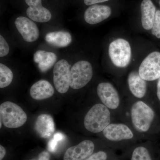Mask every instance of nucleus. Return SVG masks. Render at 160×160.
Listing matches in <instances>:
<instances>
[{
  "label": "nucleus",
  "mask_w": 160,
  "mask_h": 160,
  "mask_svg": "<svg viewBox=\"0 0 160 160\" xmlns=\"http://www.w3.org/2000/svg\"><path fill=\"white\" fill-rule=\"evenodd\" d=\"M131 127L135 133L146 135L151 128L155 113L151 107L142 100H137L129 108Z\"/></svg>",
  "instance_id": "f257e3e1"
},
{
  "label": "nucleus",
  "mask_w": 160,
  "mask_h": 160,
  "mask_svg": "<svg viewBox=\"0 0 160 160\" xmlns=\"http://www.w3.org/2000/svg\"><path fill=\"white\" fill-rule=\"evenodd\" d=\"M112 112L102 103L92 106L84 119V126L87 131L97 133L102 132L112 122Z\"/></svg>",
  "instance_id": "f03ea898"
},
{
  "label": "nucleus",
  "mask_w": 160,
  "mask_h": 160,
  "mask_svg": "<svg viewBox=\"0 0 160 160\" xmlns=\"http://www.w3.org/2000/svg\"><path fill=\"white\" fill-rule=\"evenodd\" d=\"M0 117L3 125L10 129L21 127L27 119V115L23 109L11 102H4L1 104Z\"/></svg>",
  "instance_id": "7ed1b4c3"
},
{
  "label": "nucleus",
  "mask_w": 160,
  "mask_h": 160,
  "mask_svg": "<svg viewBox=\"0 0 160 160\" xmlns=\"http://www.w3.org/2000/svg\"><path fill=\"white\" fill-rule=\"evenodd\" d=\"M108 52L112 62L118 68H126L131 62V46L125 39L113 40L109 44Z\"/></svg>",
  "instance_id": "20e7f679"
},
{
  "label": "nucleus",
  "mask_w": 160,
  "mask_h": 160,
  "mask_svg": "<svg viewBox=\"0 0 160 160\" xmlns=\"http://www.w3.org/2000/svg\"><path fill=\"white\" fill-rule=\"evenodd\" d=\"M93 76V69L88 61L81 60L75 63L70 69L69 85L72 89H79L86 86Z\"/></svg>",
  "instance_id": "39448f33"
},
{
  "label": "nucleus",
  "mask_w": 160,
  "mask_h": 160,
  "mask_svg": "<svg viewBox=\"0 0 160 160\" xmlns=\"http://www.w3.org/2000/svg\"><path fill=\"white\" fill-rule=\"evenodd\" d=\"M102 132L106 140L113 143L129 142L136 136L131 126L125 123L111 122Z\"/></svg>",
  "instance_id": "423d86ee"
},
{
  "label": "nucleus",
  "mask_w": 160,
  "mask_h": 160,
  "mask_svg": "<svg viewBox=\"0 0 160 160\" xmlns=\"http://www.w3.org/2000/svg\"><path fill=\"white\" fill-rule=\"evenodd\" d=\"M97 92L102 104L112 112L119 110L121 99L114 86L109 82H102L98 85Z\"/></svg>",
  "instance_id": "0eeeda50"
},
{
  "label": "nucleus",
  "mask_w": 160,
  "mask_h": 160,
  "mask_svg": "<svg viewBox=\"0 0 160 160\" xmlns=\"http://www.w3.org/2000/svg\"><path fill=\"white\" fill-rule=\"evenodd\" d=\"M138 72L141 78L147 82L158 79L160 77V52L149 53L140 64Z\"/></svg>",
  "instance_id": "6e6552de"
},
{
  "label": "nucleus",
  "mask_w": 160,
  "mask_h": 160,
  "mask_svg": "<svg viewBox=\"0 0 160 160\" xmlns=\"http://www.w3.org/2000/svg\"><path fill=\"white\" fill-rule=\"evenodd\" d=\"M70 72V65L66 60H60L55 65L53 83L56 89L60 93H66L69 90Z\"/></svg>",
  "instance_id": "1a4fd4ad"
},
{
  "label": "nucleus",
  "mask_w": 160,
  "mask_h": 160,
  "mask_svg": "<svg viewBox=\"0 0 160 160\" xmlns=\"http://www.w3.org/2000/svg\"><path fill=\"white\" fill-rule=\"evenodd\" d=\"M15 25L23 39L27 42H32L38 39L39 30L32 21L25 17H19L15 21Z\"/></svg>",
  "instance_id": "9d476101"
},
{
  "label": "nucleus",
  "mask_w": 160,
  "mask_h": 160,
  "mask_svg": "<svg viewBox=\"0 0 160 160\" xmlns=\"http://www.w3.org/2000/svg\"><path fill=\"white\" fill-rule=\"evenodd\" d=\"M94 143L90 140H84L77 146H72L66 150L64 160H84L93 153Z\"/></svg>",
  "instance_id": "9b49d317"
},
{
  "label": "nucleus",
  "mask_w": 160,
  "mask_h": 160,
  "mask_svg": "<svg viewBox=\"0 0 160 160\" xmlns=\"http://www.w3.org/2000/svg\"><path fill=\"white\" fill-rule=\"evenodd\" d=\"M29 7L26 10L28 17L38 22H47L50 21L52 14L49 10L42 6V0H25Z\"/></svg>",
  "instance_id": "f8f14e48"
},
{
  "label": "nucleus",
  "mask_w": 160,
  "mask_h": 160,
  "mask_svg": "<svg viewBox=\"0 0 160 160\" xmlns=\"http://www.w3.org/2000/svg\"><path fill=\"white\" fill-rule=\"evenodd\" d=\"M111 14V9L106 5H93L88 7L84 13L86 23L95 25L107 19Z\"/></svg>",
  "instance_id": "ddd939ff"
},
{
  "label": "nucleus",
  "mask_w": 160,
  "mask_h": 160,
  "mask_svg": "<svg viewBox=\"0 0 160 160\" xmlns=\"http://www.w3.org/2000/svg\"><path fill=\"white\" fill-rule=\"evenodd\" d=\"M146 82L141 78L138 71L132 70L128 74L127 83L129 91L137 100H142L146 97L147 91Z\"/></svg>",
  "instance_id": "4468645a"
},
{
  "label": "nucleus",
  "mask_w": 160,
  "mask_h": 160,
  "mask_svg": "<svg viewBox=\"0 0 160 160\" xmlns=\"http://www.w3.org/2000/svg\"><path fill=\"white\" fill-rule=\"evenodd\" d=\"M34 128L41 137L48 138L54 132L55 124L53 118L49 114L40 115L36 121Z\"/></svg>",
  "instance_id": "2eb2a0df"
},
{
  "label": "nucleus",
  "mask_w": 160,
  "mask_h": 160,
  "mask_svg": "<svg viewBox=\"0 0 160 160\" xmlns=\"http://www.w3.org/2000/svg\"><path fill=\"white\" fill-rule=\"evenodd\" d=\"M54 89L51 84L46 80L38 81L31 86L30 95L33 99L43 100L53 96Z\"/></svg>",
  "instance_id": "dca6fc26"
},
{
  "label": "nucleus",
  "mask_w": 160,
  "mask_h": 160,
  "mask_svg": "<svg viewBox=\"0 0 160 160\" xmlns=\"http://www.w3.org/2000/svg\"><path fill=\"white\" fill-rule=\"evenodd\" d=\"M141 11L143 29L150 30L153 26L156 12L155 6L151 0H143L141 4Z\"/></svg>",
  "instance_id": "f3484780"
},
{
  "label": "nucleus",
  "mask_w": 160,
  "mask_h": 160,
  "mask_svg": "<svg viewBox=\"0 0 160 160\" xmlns=\"http://www.w3.org/2000/svg\"><path fill=\"white\" fill-rule=\"evenodd\" d=\"M57 60L56 55L45 50H38L35 52L33 60L38 64L40 71L46 72L54 65Z\"/></svg>",
  "instance_id": "a211bd4d"
},
{
  "label": "nucleus",
  "mask_w": 160,
  "mask_h": 160,
  "mask_svg": "<svg viewBox=\"0 0 160 160\" xmlns=\"http://www.w3.org/2000/svg\"><path fill=\"white\" fill-rule=\"evenodd\" d=\"M45 40L48 44L55 47L63 48L67 47L71 43L72 38L68 32H51L45 36Z\"/></svg>",
  "instance_id": "6ab92c4d"
},
{
  "label": "nucleus",
  "mask_w": 160,
  "mask_h": 160,
  "mask_svg": "<svg viewBox=\"0 0 160 160\" xmlns=\"http://www.w3.org/2000/svg\"><path fill=\"white\" fill-rule=\"evenodd\" d=\"M13 73L11 69L2 63L0 64V88L1 89L10 85L13 79Z\"/></svg>",
  "instance_id": "aec40b11"
},
{
  "label": "nucleus",
  "mask_w": 160,
  "mask_h": 160,
  "mask_svg": "<svg viewBox=\"0 0 160 160\" xmlns=\"http://www.w3.org/2000/svg\"><path fill=\"white\" fill-rule=\"evenodd\" d=\"M131 160H152L148 149L144 146L135 148L132 154Z\"/></svg>",
  "instance_id": "412c9836"
},
{
  "label": "nucleus",
  "mask_w": 160,
  "mask_h": 160,
  "mask_svg": "<svg viewBox=\"0 0 160 160\" xmlns=\"http://www.w3.org/2000/svg\"><path fill=\"white\" fill-rule=\"evenodd\" d=\"M151 33L158 38L160 39V10L156 12L155 17L153 26L152 28Z\"/></svg>",
  "instance_id": "4be33fe9"
},
{
  "label": "nucleus",
  "mask_w": 160,
  "mask_h": 160,
  "mask_svg": "<svg viewBox=\"0 0 160 160\" xmlns=\"http://www.w3.org/2000/svg\"><path fill=\"white\" fill-rule=\"evenodd\" d=\"M9 47L8 43L2 35H0V57L6 56L9 53Z\"/></svg>",
  "instance_id": "5701e85b"
},
{
  "label": "nucleus",
  "mask_w": 160,
  "mask_h": 160,
  "mask_svg": "<svg viewBox=\"0 0 160 160\" xmlns=\"http://www.w3.org/2000/svg\"><path fill=\"white\" fill-rule=\"evenodd\" d=\"M108 155L106 152L100 151L92 154L84 160H107Z\"/></svg>",
  "instance_id": "b1692460"
},
{
  "label": "nucleus",
  "mask_w": 160,
  "mask_h": 160,
  "mask_svg": "<svg viewBox=\"0 0 160 160\" xmlns=\"http://www.w3.org/2000/svg\"><path fill=\"white\" fill-rule=\"evenodd\" d=\"M57 137L53 136V138L50 140L48 143V148L49 151L51 152H54L58 146V142H61V140L59 139Z\"/></svg>",
  "instance_id": "393cba45"
},
{
  "label": "nucleus",
  "mask_w": 160,
  "mask_h": 160,
  "mask_svg": "<svg viewBox=\"0 0 160 160\" xmlns=\"http://www.w3.org/2000/svg\"><path fill=\"white\" fill-rule=\"evenodd\" d=\"M49 159H50V155L49 152L46 151H43L39 155L37 159L32 160H49Z\"/></svg>",
  "instance_id": "a878e982"
},
{
  "label": "nucleus",
  "mask_w": 160,
  "mask_h": 160,
  "mask_svg": "<svg viewBox=\"0 0 160 160\" xmlns=\"http://www.w3.org/2000/svg\"><path fill=\"white\" fill-rule=\"evenodd\" d=\"M109 0H84V3L86 6H92L97 3L104 2Z\"/></svg>",
  "instance_id": "bb28decb"
},
{
  "label": "nucleus",
  "mask_w": 160,
  "mask_h": 160,
  "mask_svg": "<svg viewBox=\"0 0 160 160\" xmlns=\"http://www.w3.org/2000/svg\"><path fill=\"white\" fill-rule=\"evenodd\" d=\"M6 151L3 146H0V160H2L6 155Z\"/></svg>",
  "instance_id": "cd10ccee"
},
{
  "label": "nucleus",
  "mask_w": 160,
  "mask_h": 160,
  "mask_svg": "<svg viewBox=\"0 0 160 160\" xmlns=\"http://www.w3.org/2000/svg\"><path fill=\"white\" fill-rule=\"evenodd\" d=\"M157 96L158 100L160 101V77L158 79L157 86Z\"/></svg>",
  "instance_id": "c85d7f7f"
},
{
  "label": "nucleus",
  "mask_w": 160,
  "mask_h": 160,
  "mask_svg": "<svg viewBox=\"0 0 160 160\" xmlns=\"http://www.w3.org/2000/svg\"><path fill=\"white\" fill-rule=\"evenodd\" d=\"M1 122V124H0V128H2V121H1V122Z\"/></svg>",
  "instance_id": "c756f323"
},
{
  "label": "nucleus",
  "mask_w": 160,
  "mask_h": 160,
  "mask_svg": "<svg viewBox=\"0 0 160 160\" xmlns=\"http://www.w3.org/2000/svg\"><path fill=\"white\" fill-rule=\"evenodd\" d=\"M159 4H160V2H159Z\"/></svg>",
  "instance_id": "7c9ffc66"
}]
</instances>
